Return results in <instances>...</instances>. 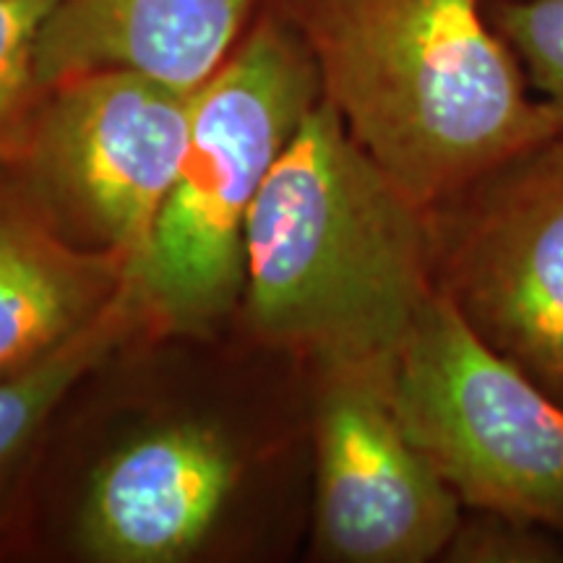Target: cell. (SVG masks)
<instances>
[{
  "instance_id": "7c38bea8",
  "label": "cell",
  "mask_w": 563,
  "mask_h": 563,
  "mask_svg": "<svg viewBox=\"0 0 563 563\" xmlns=\"http://www.w3.org/2000/svg\"><path fill=\"white\" fill-rule=\"evenodd\" d=\"M58 0H0V159H13L47 87L40 79V37Z\"/></svg>"
},
{
  "instance_id": "8fae6325",
  "label": "cell",
  "mask_w": 563,
  "mask_h": 563,
  "mask_svg": "<svg viewBox=\"0 0 563 563\" xmlns=\"http://www.w3.org/2000/svg\"><path fill=\"white\" fill-rule=\"evenodd\" d=\"M139 323H146L136 285L125 287L102 316L58 350L32 363L30 368L0 378V483L24 460L32 443L66 402L70 391L95 373Z\"/></svg>"
},
{
  "instance_id": "4fadbf2b",
  "label": "cell",
  "mask_w": 563,
  "mask_h": 563,
  "mask_svg": "<svg viewBox=\"0 0 563 563\" xmlns=\"http://www.w3.org/2000/svg\"><path fill=\"white\" fill-rule=\"evenodd\" d=\"M485 13L563 136V0H493Z\"/></svg>"
},
{
  "instance_id": "ba28073f",
  "label": "cell",
  "mask_w": 563,
  "mask_h": 563,
  "mask_svg": "<svg viewBox=\"0 0 563 563\" xmlns=\"http://www.w3.org/2000/svg\"><path fill=\"white\" fill-rule=\"evenodd\" d=\"M238 483L230 441L194 420L118 446L91 475L79 543L102 563H178L201 548Z\"/></svg>"
},
{
  "instance_id": "6da1fadb",
  "label": "cell",
  "mask_w": 563,
  "mask_h": 563,
  "mask_svg": "<svg viewBox=\"0 0 563 563\" xmlns=\"http://www.w3.org/2000/svg\"><path fill=\"white\" fill-rule=\"evenodd\" d=\"M433 292L431 211L321 97L251 209L241 300L249 329L316 371L391 365Z\"/></svg>"
},
{
  "instance_id": "5b68a950",
  "label": "cell",
  "mask_w": 563,
  "mask_h": 563,
  "mask_svg": "<svg viewBox=\"0 0 563 563\" xmlns=\"http://www.w3.org/2000/svg\"><path fill=\"white\" fill-rule=\"evenodd\" d=\"M191 95L104 68L47 89L13 162L21 191L68 241L136 274L191 133Z\"/></svg>"
},
{
  "instance_id": "7a4b0ae2",
  "label": "cell",
  "mask_w": 563,
  "mask_h": 563,
  "mask_svg": "<svg viewBox=\"0 0 563 563\" xmlns=\"http://www.w3.org/2000/svg\"><path fill=\"white\" fill-rule=\"evenodd\" d=\"M352 139L426 209L559 133L481 0H272Z\"/></svg>"
},
{
  "instance_id": "5bb4252c",
  "label": "cell",
  "mask_w": 563,
  "mask_h": 563,
  "mask_svg": "<svg viewBox=\"0 0 563 563\" xmlns=\"http://www.w3.org/2000/svg\"><path fill=\"white\" fill-rule=\"evenodd\" d=\"M443 555L462 563H563V534L517 514L473 509Z\"/></svg>"
},
{
  "instance_id": "3957f363",
  "label": "cell",
  "mask_w": 563,
  "mask_h": 563,
  "mask_svg": "<svg viewBox=\"0 0 563 563\" xmlns=\"http://www.w3.org/2000/svg\"><path fill=\"white\" fill-rule=\"evenodd\" d=\"M323 97L306 40L274 3L194 89L191 133L136 285L146 323L207 334L243 300L245 230L266 175Z\"/></svg>"
},
{
  "instance_id": "8992f818",
  "label": "cell",
  "mask_w": 563,
  "mask_h": 563,
  "mask_svg": "<svg viewBox=\"0 0 563 563\" xmlns=\"http://www.w3.org/2000/svg\"><path fill=\"white\" fill-rule=\"evenodd\" d=\"M431 211L435 290L563 402V136L511 154Z\"/></svg>"
},
{
  "instance_id": "277c9868",
  "label": "cell",
  "mask_w": 563,
  "mask_h": 563,
  "mask_svg": "<svg viewBox=\"0 0 563 563\" xmlns=\"http://www.w3.org/2000/svg\"><path fill=\"white\" fill-rule=\"evenodd\" d=\"M394 407L462 506L563 534V402L435 290L399 350Z\"/></svg>"
},
{
  "instance_id": "30bf717a",
  "label": "cell",
  "mask_w": 563,
  "mask_h": 563,
  "mask_svg": "<svg viewBox=\"0 0 563 563\" xmlns=\"http://www.w3.org/2000/svg\"><path fill=\"white\" fill-rule=\"evenodd\" d=\"M131 279L118 256L68 241L21 186H0V378L79 334Z\"/></svg>"
},
{
  "instance_id": "9c48e42d",
  "label": "cell",
  "mask_w": 563,
  "mask_h": 563,
  "mask_svg": "<svg viewBox=\"0 0 563 563\" xmlns=\"http://www.w3.org/2000/svg\"><path fill=\"white\" fill-rule=\"evenodd\" d=\"M258 0H58L40 37L47 89L76 74L136 70L194 91L222 66Z\"/></svg>"
},
{
  "instance_id": "52a82bcc",
  "label": "cell",
  "mask_w": 563,
  "mask_h": 563,
  "mask_svg": "<svg viewBox=\"0 0 563 563\" xmlns=\"http://www.w3.org/2000/svg\"><path fill=\"white\" fill-rule=\"evenodd\" d=\"M394 365L319 371L313 548L327 561L426 563L460 530V496L394 407Z\"/></svg>"
}]
</instances>
